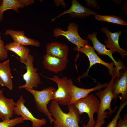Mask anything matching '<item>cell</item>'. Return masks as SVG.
Segmentation results:
<instances>
[{
	"instance_id": "cell-1",
	"label": "cell",
	"mask_w": 127,
	"mask_h": 127,
	"mask_svg": "<svg viewBox=\"0 0 127 127\" xmlns=\"http://www.w3.org/2000/svg\"><path fill=\"white\" fill-rule=\"evenodd\" d=\"M49 111L54 118L53 127H80L79 123L80 117L78 109L73 105H68V112L62 110L59 103L55 100L52 101Z\"/></svg>"
},
{
	"instance_id": "cell-2",
	"label": "cell",
	"mask_w": 127,
	"mask_h": 127,
	"mask_svg": "<svg viewBox=\"0 0 127 127\" xmlns=\"http://www.w3.org/2000/svg\"><path fill=\"white\" fill-rule=\"evenodd\" d=\"M116 77L113 75L104 90H100L95 93V95L98 97L100 100L99 108L97 112L98 116L96 123L106 118H108L109 116L107 115H111L115 112V110L118 108L117 106L112 110L111 107L112 100L113 99H116L115 95L112 92V87L114 80Z\"/></svg>"
},
{
	"instance_id": "cell-3",
	"label": "cell",
	"mask_w": 127,
	"mask_h": 127,
	"mask_svg": "<svg viewBox=\"0 0 127 127\" xmlns=\"http://www.w3.org/2000/svg\"><path fill=\"white\" fill-rule=\"evenodd\" d=\"M100 101L94 95H88L77 101L73 105L78 110L79 115L86 113L89 118L86 125H82V127H94L96 121L94 119V113L97 112L99 107Z\"/></svg>"
},
{
	"instance_id": "cell-4",
	"label": "cell",
	"mask_w": 127,
	"mask_h": 127,
	"mask_svg": "<svg viewBox=\"0 0 127 127\" xmlns=\"http://www.w3.org/2000/svg\"><path fill=\"white\" fill-rule=\"evenodd\" d=\"M45 77L55 82L57 85V89L54 92L52 100H55L61 105H69L71 100L72 86L73 84L71 79H68L65 76L60 78L56 75H54L53 77Z\"/></svg>"
},
{
	"instance_id": "cell-5",
	"label": "cell",
	"mask_w": 127,
	"mask_h": 127,
	"mask_svg": "<svg viewBox=\"0 0 127 127\" xmlns=\"http://www.w3.org/2000/svg\"><path fill=\"white\" fill-rule=\"evenodd\" d=\"M25 89L33 96L35 102L37 109L44 113L49 119L51 124L53 122L54 119L47 107L48 104L52 98L56 89L50 87L45 88L41 91L26 88Z\"/></svg>"
},
{
	"instance_id": "cell-6",
	"label": "cell",
	"mask_w": 127,
	"mask_h": 127,
	"mask_svg": "<svg viewBox=\"0 0 127 127\" xmlns=\"http://www.w3.org/2000/svg\"><path fill=\"white\" fill-rule=\"evenodd\" d=\"M74 50L75 51L80 52L85 54L88 57L90 62L89 67L86 71L81 76L79 77L77 80H80L82 78L88 76V74L90 68L94 65L97 63L102 64L107 68L109 74L112 77L114 75L117 76L115 68L114 67L115 66L114 63L112 61L110 63H108L103 60L97 55L95 52L93 47L90 44L79 48H77L75 47Z\"/></svg>"
},
{
	"instance_id": "cell-7",
	"label": "cell",
	"mask_w": 127,
	"mask_h": 127,
	"mask_svg": "<svg viewBox=\"0 0 127 127\" xmlns=\"http://www.w3.org/2000/svg\"><path fill=\"white\" fill-rule=\"evenodd\" d=\"M78 26L74 22L69 24L67 30L64 31L58 27H56L53 30V35L55 37L63 36L65 37L69 41L76 46L77 48L84 47L89 44L88 40L82 38L78 32Z\"/></svg>"
},
{
	"instance_id": "cell-8",
	"label": "cell",
	"mask_w": 127,
	"mask_h": 127,
	"mask_svg": "<svg viewBox=\"0 0 127 127\" xmlns=\"http://www.w3.org/2000/svg\"><path fill=\"white\" fill-rule=\"evenodd\" d=\"M34 60V56L29 53L26 62L24 65L26 72L23 75L24 80L25 83L24 85L19 86L18 88L21 89L26 88L33 89L37 88L39 84L41 83L40 79L37 69L34 68L33 62Z\"/></svg>"
},
{
	"instance_id": "cell-9",
	"label": "cell",
	"mask_w": 127,
	"mask_h": 127,
	"mask_svg": "<svg viewBox=\"0 0 127 127\" xmlns=\"http://www.w3.org/2000/svg\"><path fill=\"white\" fill-rule=\"evenodd\" d=\"M25 100L21 95L14 107V114L18 116H21L24 120H29L32 122V127H41L45 125L47 121L45 119L43 118L38 119L35 117L24 104Z\"/></svg>"
},
{
	"instance_id": "cell-10",
	"label": "cell",
	"mask_w": 127,
	"mask_h": 127,
	"mask_svg": "<svg viewBox=\"0 0 127 127\" xmlns=\"http://www.w3.org/2000/svg\"><path fill=\"white\" fill-rule=\"evenodd\" d=\"M97 34L96 32H93L91 34H88L87 38L92 42L94 50L96 51L99 55H107L111 59L115 64L116 73L119 74V70L122 69L124 70V69L122 62L119 60L118 61H116L115 60L112 56V51L110 49H107L106 45L102 44L99 41L97 37Z\"/></svg>"
},
{
	"instance_id": "cell-11",
	"label": "cell",
	"mask_w": 127,
	"mask_h": 127,
	"mask_svg": "<svg viewBox=\"0 0 127 127\" xmlns=\"http://www.w3.org/2000/svg\"><path fill=\"white\" fill-rule=\"evenodd\" d=\"M102 32L104 33L107 39L104 41L106 48H110L114 53L116 52H119L122 58H125L127 55V52L120 46L119 44V38L122 34L121 31L116 32L112 33L108 30L107 27H103L101 29Z\"/></svg>"
},
{
	"instance_id": "cell-12",
	"label": "cell",
	"mask_w": 127,
	"mask_h": 127,
	"mask_svg": "<svg viewBox=\"0 0 127 127\" xmlns=\"http://www.w3.org/2000/svg\"><path fill=\"white\" fill-rule=\"evenodd\" d=\"M112 91L115 99L119 96L120 103L127 101V71L126 69L120 76L117 77L114 81Z\"/></svg>"
},
{
	"instance_id": "cell-13",
	"label": "cell",
	"mask_w": 127,
	"mask_h": 127,
	"mask_svg": "<svg viewBox=\"0 0 127 127\" xmlns=\"http://www.w3.org/2000/svg\"><path fill=\"white\" fill-rule=\"evenodd\" d=\"M68 14L73 17H77L83 18L89 16L91 14L95 16L97 14L96 12L90 10L87 8L83 6L77 0H72L71 5L68 9L64 11L56 18L52 19V22L62 16Z\"/></svg>"
},
{
	"instance_id": "cell-14",
	"label": "cell",
	"mask_w": 127,
	"mask_h": 127,
	"mask_svg": "<svg viewBox=\"0 0 127 127\" xmlns=\"http://www.w3.org/2000/svg\"><path fill=\"white\" fill-rule=\"evenodd\" d=\"M68 61L67 58L61 59L46 54L44 56L42 63L44 68L56 73L64 70Z\"/></svg>"
},
{
	"instance_id": "cell-15",
	"label": "cell",
	"mask_w": 127,
	"mask_h": 127,
	"mask_svg": "<svg viewBox=\"0 0 127 127\" xmlns=\"http://www.w3.org/2000/svg\"><path fill=\"white\" fill-rule=\"evenodd\" d=\"M108 83L101 84L98 83L94 87L89 89H84L78 87L73 84L71 87V100L69 105H73L79 99L87 96L90 92L95 91L99 90L102 88H105Z\"/></svg>"
},
{
	"instance_id": "cell-16",
	"label": "cell",
	"mask_w": 127,
	"mask_h": 127,
	"mask_svg": "<svg viewBox=\"0 0 127 127\" xmlns=\"http://www.w3.org/2000/svg\"><path fill=\"white\" fill-rule=\"evenodd\" d=\"M4 89L0 90V118L3 121L12 118L15 103L12 99L7 98L4 96L2 92Z\"/></svg>"
},
{
	"instance_id": "cell-17",
	"label": "cell",
	"mask_w": 127,
	"mask_h": 127,
	"mask_svg": "<svg viewBox=\"0 0 127 127\" xmlns=\"http://www.w3.org/2000/svg\"><path fill=\"white\" fill-rule=\"evenodd\" d=\"M4 34L10 36L14 41L24 46L30 45L36 47H40V43L38 40L27 37L25 35V33L23 31L8 29Z\"/></svg>"
},
{
	"instance_id": "cell-18",
	"label": "cell",
	"mask_w": 127,
	"mask_h": 127,
	"mask_svg": "<svg viewBox=\"0 0 127 127\" xmlns=\"http://www.w3.org/2000/svg\"><path fill=\"white\" fill-rule=\"evenodd\" d=\"M46 48L47 54L61 59L67 58L69 48L65 44L52 42L47 44Z\"/></svg>"
},
{
	"instance_id": "cell-19",
	"label": "cell",
	"mask_w": 127,
	"mask_h": 127,
	"mask_svg": "<svg viewBox=\"0 0 127 127\" xmlns=\"http://www.w3.org/2000/svg\"><path fill=\"white\" fill-rule=\"evenodd\" d=\"M8 59L0 63V84L12 90L13 85L12 79L13 78L9 66Z\"/></svg>"
},
{
	"instance_id": "cell-20",
	"label": "cell",
	"mask_w": 127,
	"mask_h": 127,
	"mask_svg": "<svg viewBox=\"0 0 127 127\" xmlns=\"http://www.w3.org/2000/svg\"><path fill=\"white\" fill-rule=\"evenodd\" d=\"M5 47L8 51H12L17 55L19 57L20 62L25 64L30 53L29 48L14 41L6 44Z\"/></svg>"
},
{
	"instance_id": "cell-21",
	"label": "cell",
	"mask_w": 127,
	"mask_h": 127,
	"mask_svg": "<svg viewBox=\"0 0 127 127\" xmlns=\"http://www.w3.org/2000/svg\"><path fill=\"white\" fill-rule=\"evenodd\" d=\"M24 7L19 0H2L0 6V21L3 20V13L5 11L12 9L18 13L19 8H23Z\"/></svg>"
},
{
	"instance_id": "cell-22",
	"label": "cell",
	"mask_w": 127,
	"mask_h": 127,
	"mask_svg": "<svg viewBox=\"0 0 127 127\" xmlns=\"http://www.w3.org/2000/svg\"><path fill=\"white\" fill-rule=\"evenodd\" d=\"M95 18L102 22H106L123 25H127V23L121 18L114 15H96Z\"/></svg>"
},
{
	"instance_id": "cell-23",
	"label": "cell",
	"mask_w": 127,
	"mask_h": 127,
	"mask_svg": "<svg viewBox=\"0 0 127 127\" xmlns=\"http://www.w3.org/2000/svg\"><path fill=\"white\" fill-rule=\"evenodd\" d=\"M24 120L21 116L0 122V127H13L18 124L23 123Z\"/></svg>"
},
{
	"instance_id": "cell-24",
	"label": "cell",
	"mask_w": 127,
	"mask_h": 127,
	"mask_svg": "<svg viewBox=\"0 0 127 127\" xmlns=\"http://www.w3.org/2000/svg\"><path fill=\"white\" fill-rule=\"evenodd\" d=\"M126 106V105L124 103L120 104L119 109L115 117L105 127H117V121L120 116L121 112Z\"/></svg>"
},
{
	"instance_id": "cell-25",
	"label": "cell",
	"mask_w": 127,
	"mask_h": 127,
	"mask_svg": "<svg viewBox=\"0 0 127 127\" xmlns=\"http://www.w3.org/2000/svg\"><path fill=\"white\" fill-rule=\"evenodd\" d=\"M8 56V51L6 50L4 41L1 39V33L0 32V60H4Z\"/></svg>"
},
{
	"instance_id": "cell-26",
	"label": "cell",
	"mask_w": 127,
	"mask_h": 127,
	"mask_svg": "<svg viewBox=\"0 0 127 127\" xmlns=\"http://www.w3.org/2000/svg\"><path fill=\"white\" fill-rule=\"evenodd\" d=\"M117 127H127V115H124L122 119L119 117L117 123Z\"/></svg>"
},
{
	"instance_id": "cell-27",
	"label": "cell",
	"mask_w": 127,
	"mask_h": 127,
	"mask_svg": "<svg viewBox=\"0 0 127 127\" xmlns=\"http://www.w3.org/2000/svg\"><path fill=\"white\" fill-rule=\"evenodd\" d=\"M21 3L25 7L32 4L34 3L35 1L34 0H19Z\"/></svg>"
},
{
	"instance_id": "cell-28",
	"label": "cell",
	"mask_w": 127,
	"mask_h": 127,
	"mask_svg": "<svg viewBox=\"0 0 127 127\" xmlns=\"http://www.w3.org/2000/svg\"><path fill=\"white\" fill-rule=\"evenodd\" d=\"M105 120L104 119L97 123L94 127H101L105 123Z\"/></svg>"
},
{
	"instance_id": "cell-29",
	"label": "cell",
	"mask_w": 127,
	"mask_h": 127,
	"mask_svg": "<svg viewBox=\"0 0 127 127\" xmlns=\"http://www.w3.org/2000/svg\"><path fill=\"white\" fill-rule=\"evenodd\" d=\"M2 2V0H0V6L1 5Z\"/></svg>"
}]
</instances>
